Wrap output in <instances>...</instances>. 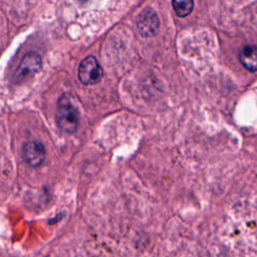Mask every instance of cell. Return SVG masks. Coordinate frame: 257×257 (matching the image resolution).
I'll use <instances>...</instances> for the list:
<instances>
[{
  "mask_svg": "<svg viewBox=\"0 0 257 257\" xmlns=\"http://www.w3.org/2000/svg\"><path fill=\"white\" fill-rule=\"evenodd\" d=\"M79 114L66 95H61L57 102L56 123L65 133L72 134L78 126Z\"/></svg>",
  "mask_w": 257,
  "mask_h": 257,
  "instance_id": "obj_1",
  "label": "cell"
},
{
  "mask_svg": "<svg viewBox=\"0 0 257 257\" xmlns=\"http://www.w3.org/2000/svg\"><path fill=\"white\" fill-rule=\"evenodd\" d=\"M103 71L94 56L85 57L78 67V78L85 85L97 83L102 77Z\"/></svg>",
  "mask_w": 257,
  "mask_h": 257,
  "instance_id": "obj_2",
  "label": "cell"
},
{
  "mask_svg": "<svg viewBox=\"0 0 257 257\" xmlns=\"http://www.w3.org/2000/svg\"><path fill=\"white\" fill-rule=\"evenodd\" d=\"M159 17L152 8H145L139 15L137 26L140 33L145 37H151L157 34L159 29Z\"/></svg>",
  "mask_w": 257,
  "mask_h": 257,
  "instance_id": "obj_3",
  "label": "cell"
},
{
  "mask_svg": "<svg viewBox=\"0 0 257 257\" xmlns=\"http://www.w3.org/2000/svg\"><path fill=\"white\" fill-rule=\"evenodd\" d=\"M41 67V57L35 51H30L22 58L17 70H16V78L18 80L26 79L36 72L39 71Z\"/></svg>",
  "mask_w": 257,
  "mask_h": 257,
  "instance_id": "obj_4",
  "label": "cell"
},
{
  "mask_svg": "<svg viewBox=\"0 0 257 257\" xmlns=\"http://www.w3.org/2000/svg\"><path fill=\"white\" fill-rule=\"evenodd\" d=\"M23 156L31 167H39L45 159V148L37 141H30L23 146Z\"/></svg>",
  "mask_w": 257,
  "mask_h": 257,
  "instance_id": "obj_5",
  "label": "cell"
},
{
  "mask_svg": "<svg viewBox=\"0 0 257 257\" xmlns=\"http://www.w3.org/2000/svg\"><path fill=\"white\" fill-rule=\"evenodd\" d=\"M239 60L245 68L250 71L257 70V47L254 45H244L239 50Z\"/></svg>",
  "mask_w": 257,
  "mask_h": 257,
  "instance_id": "obj_6",
  "label": "cell"
},
{
  "mask_svg": "<svg viewBox=\"0 0 257 257\" xmlns=\"http://www.w3.org/2000/svg\"><path fill=\"white\" fill-rule=\"evenodd\" d=\"M172 5L176 14L180 17H185L189 15L194 8V2L192 0H184V1L175 0L172 2Z\"/></svg>",
  "mask_w": 257,
  "mask_h": 257,
  "instance_id": "obj_7",
  "label": "cell"
}]
</instances>
